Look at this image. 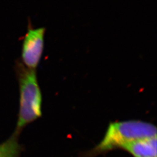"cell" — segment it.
Listing matches in <instances>:
<instances>
[{
  "mask_svg": "<svg viewBox=\"0 0 157 157\" xmlns=\"http://www.w3.org/2000/svg\"><path fill=\"white\" fill-rule=\"evenodd\" d=\"M157 132L154 124L140 120L112 122L109 124L101 141L78 157H96L114 150L122 149L132 141L156 137Z\"/></svg>",
  "mask_w": 157,
  "mask_h": 157,
  "instance_id": "6da1fadb",
  "label": "cell"
},
{
  "mask_svg": "<svg viewBox=\"0 0 157 157\" xmlns=\"http://www.w3.org/2000/svg\"><path fill=\"white\" fill-rule=\"evenodd\" d=\"M19 85V109L15 131L17 134L42 115V94L36 70L20 67Z\"/></svg>",
  "mask_w": 157,
  "mask_h": 157,
  "instance_id": "7a4b0ae2",
  "label": "cell"
},
{
  "mask_svg": "<svg viewBox=\"0 0 157 157\" xmlns=\"http://www.w3.org/2000/svg\"><path fill=\"white\" fill-rule=\"evenodd\" d=\"M157 136L132 141L121 150L128 152L132 157H157Z\"/></svg>",
  "mask_w": 157,
  "mask_h": 157,
  "instance_id": "277c9868",
  "label": "cell"
},
{
  "mask_svg": "<svg viewBox=\"0 0 157 157\" xmlns=\"http://www.w3.org/2000/svg\"><path fill=\"white\" fill-rule=\"evenodd\" d=\"M19 134L13 135L0 144V157H20L22 147L18 140Z\"/></svg>",
  "mask_w": 157,
  "mask_h": 157,
  "instance_id": "5b68a950",
  "label": "cell"
},
{
  "mask_svg": "<svg viewBox=\"0 0 157 157\" xmlns=\"http://www.w3.org/2000/svg\"><path fill=\"white\" fill-rule=\"evenodd\" d=\"M45 28L29 29L22 44V59L25 67L36 70L43 54Z\"/></svg>",
  "mask_w": 157,
  "mask_h": 157,
  "instance_id": "3957f363",
  "label": "cell"
}]
</instances>
